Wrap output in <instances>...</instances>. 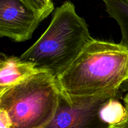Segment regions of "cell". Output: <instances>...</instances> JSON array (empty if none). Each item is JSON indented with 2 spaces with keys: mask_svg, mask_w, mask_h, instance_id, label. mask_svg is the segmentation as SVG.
<instances>
[{
  "mask_svg": "<svg viewBox=\"0 0 128 128\" xmlns=\"http://www.w3.org/2000/svg\"><path fill=\"white\" fill-rule=\"evenodd\" d=\"M121 91L122 92H126V94L124 96V97L122 98V101L123 104H124L125 108H126V110H127L128 112V116L126 120H125L124 122L122 123L118 124L114 126H111L109 128H128V83L125 82L121 86Z\"/></svg>",
  "mask_w": 128,
  "mask_h": 128,
  "instance_id": "cell-10",
  "label": "cell"
},
{
  "mask_svg": "<svg viewBox=\"0 0 128 128\" xmlns=\"http://www.w3.org/2000/svg\"><path fill=\"white\" fill-rule=\"evenodd\" d=\"M41 20L20 0H0V36L16 42L32 38Z\"/></svg>",
  "mask_w": 128,
  "mask_h": 128,
  "instance_id": "cell-5",
  "label": "cell"
},
{
  "mask_svg": "<svg viewBox=\"0 0 128 128\" xmlns=\"http://www.w3.org/2000/svg\"><path fill=\"white\" fill-rule=\"evenodd\" d=\"M93 39L88 24L77 13L74 4L66 1L55 9L46 31L20 58L57 78Z\"/></svg>",
  "mask_w": 128,
  "mask_h": 128,
  "instance_id": "cell-2",
  "label": "cell"
},
{
  "mask_svg": "<svg viewBox=\"0 0 128 128\" xmlns=\"http://www.w3.org/2000/svg\"><path fill=\"white\" fill-rule=\"evenodd\" d=\"M12 121L7 112L0 110V128H12Z\"/></svg>",
  "mask_w": 128,
  "mask_h": 128,
  "instance_id": "cell-11",
  "label": "cell"
},
{
  "mask_svg": "<svg viewBox=\"0 0 128 128\" xmlns=\"http://www.w3.org/2000/svg\"><path fill=\"white\" fill-rule=\"evenodd\" d=\"M107 13L116 20L120 28V44L128 49V0H101Z\"/></svg>",
  "mask_w": 128,
  "mask_h": 128,
  "instance_id": "cell-7",
  "label": "cell"
},
{
  "mask_svg": "<svg viewBox=\"0 0 128 128\" xmlns=\"http://www.w3.org/2000/svg\"><path fill=\"white\" fill-rule=\"evenodd\" d=\"M60 96L56 78L42 71L0 93V110L8 114L12 128H43L54 117Z\"/></svg>",
  "mask_w": 128,
  "mask_h": 128,
  "instance_id": "cell-3",
  "label": "cell"
},
{
  "mask_svg": "<svg viewBox=\"0 0 128 128\" xmlns=\"http://www.w3.org/2000/svg\"><path fill=\"white\" fill-rule=\"evenodd\" d=\"M126 82H127V83H128V81H126Z\"/></svg>",
  "mask_w": 128,
  "mask_h": 128,
  "instance_id": "cell-12",
  "label": "cell"
},
{
  "mask_svg": "<svg viewBox=\"0 0 128 128\" xmlns=\"http://www.w3.org/2000/svg\"><path fill=\"white\" fill-rule=\"evenodd\" d=\"M26 7L33 11L35 14L43 21L54 10L52 0H20Z\"/></svg>",
  "mask_w": 128,
  "mask_h": 128,
  "instance_id": "cell-9",
  "label": "cell"
},
{
  "mask_svg": "<svg viewBox=\"0 0 128 128\" xmlns=\"http://www.w3.org/2000/svg\"><path fill=\"white\" fill-rule=\"evenodd\" d=\"M128 81V80H127V81Z\"/></svg>",
  "mask_w": 128,
  "mask_h": 128,
  "instance_id": "cell-13",
  "label": "cell"
},
{
  "mask_svg": "<svg viewBox=\"0 0 128 128\" xmlns=\"http://www.w3.org/2000/svg\"><path fill=\"white\" fill-rule=\"evenodd\" d=\"M120 93L109 100L101 108L100 115L102 121L110 127L122 123L127 118L128 112L123 102L120 101Z\"/></svg>",
  "mask_w": 128,
  "mask_h": 128,
  "instance_id": "cell-8",
  "label": "cell"
},
{
  "mask_svg": "<svg viewBox=\"0 0 128 128\" xmlns=\"http://www.w3.org/2000/svg\"><path fill=\"white\" fill-rule=\"evenodd\" d=\"M56 79L60 92L68 98L120 90L128 80V49L93 39Z\"/></svg>",
  "mask_w": 128,
  "mask_h": 128,
  "instance_id": "cell-1",
  "label": "cell"
},
{
  "mask_svg": "<svg viewBox=\"0 0 128 128\" xmlns=\"http://www.w3.org/2000/svg\"><path fill=\"white\" fill-rule=\"evenodd\" d=\"M120 93V90L93 96L68 98L60 92L54 117L43 128H109L101 119V110Z\"/></svg>",
  "mask_w": 128,
  "mask_h": 128,
  "instance_id": "cell-4",
  "label": "cell"
},
{
  "mask_svg": "<svg viewBox=\"0 0 128 128\" xmlns=\"http://www.w3.org/2000/svg\"><path fill=\"white\" fill-rule=\"evenodd\" d=\"M46 71L36 67L17 56H8L3 53L0 57V93L27 80L31 76Z\"/></svg>",
  "mask_w": 128,
  "mask_h": 128,
  "instance_id": "cell-6",
  "label": "cell"
}]
</instances>
